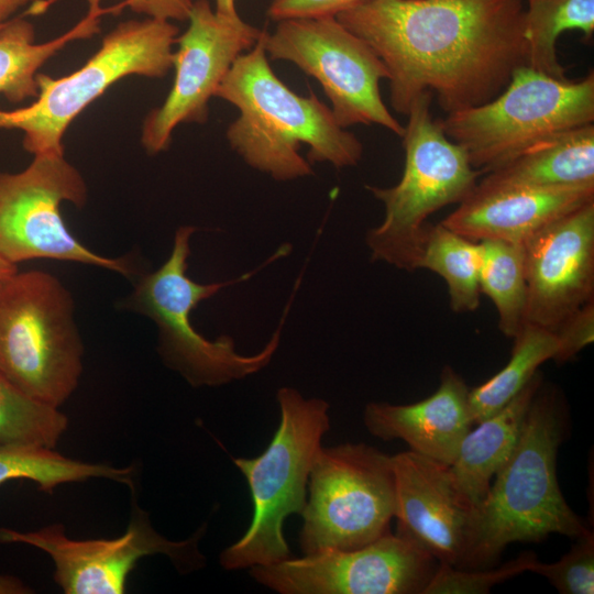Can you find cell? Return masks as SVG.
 <instances>
[{"instance_id": "20", "label": "cell", "mask_w": 594, "mask_h": 594, "mask_svg": "<svg viewBox=\"0 0 594 594\" xmlns=\"http://www.w3.org/2000/svg\"><path fill=\"white\" fill-rule=\"evenodd\" d=\"M540 386L541 375L537 373L505 407L464 436L448 469L459 497L471 509L484 499L492 479L513 453Z\"/></svg>"}, {"instance_id": "22", "label": "cell", "mask_w": 594, "mask_h": 594, "mask_svg": "<svg viewBox=\"0 0 594 594\" xmlns=\"http://www.w3.org/2000/svg\"><path fill=\"white\" fill-rule=\"evenodd\" d=\"M105 11L89 3L87 15L61 36L35 42L34 25L22 18L10 19L0 26V95L19 103L37 97L38 69L66 44L85 40L99 32V18Z\"/></svg>"}, {"instance_id": "1", "label": "cell", "mask_w": 594, "mask_h": 594, "mask_svg": "<svg viewBox=\"0 0 594 594\" xmlns=\"http://www.w3.org/2000/svg\"><path fill=\"white\" fill-rule=\"evenodd\" d=\"M522 0H370L337 20L388 70L402 114L421 94L447 113L485 103L527 66Z\"/></svg>"}, {"instance_id": "36", "label": "cell", "mask_w": 594, "mask_h": 594, "mask_svg": "<svg viewBox=\"0 0 594 594\" xmlns=\"http://www.w3.org/2000/svg\"><path fill=\"white\" fill-rule=\"evenodd\" d=\"M215 10L223 15L235 16L239 15L237 10L235 0H215Z\"/></svg>"}, {"instance_id": "9", "label": "cell", "mask_w": 594, "mask_h": 594, "mask_svg": "<svg viewBox=\"0 0 594 594\" xmlns=\"http://www.w3.org/2000/svg\"><path fill=\"white\" fill-rule=\"evenodd\" d=\"M438 121L471 165L488 173L543 138L593 123L594 74L573 81L524 65L492 100Z\"/></svg>"}, {"instance_id": "32", "label": "cell", "mask_w": 594, "mask_h": 594, "mask_svg": "<svg viewBox=\"0 0 594 594\" xmlns=\"http://www.w3.org/2000/svg\"><path fill=\"white\" fill-rule=\"evenodd\" d=\"M370 0H272L267 15L273 21L337 16Z\"/></svg>"}, {"instance_id": "5", "label": "cell", "mask_w": 594, "mask_h": 594, "mask_svg": "<svg viewBox=\"0 0 594 594\" xmlns=\"http://www.w3.org/2000/svg\"><path fill=\"white\" fill-rule=\"evenodd\" d=\"M84 343L72 293L41 270L0 277V374L25 395L59 408L82 373Z\"/></svg>"}, {"instance_id": "26", "label": "cell", "mask_w": 594, "mask_h": 594, "mask_svg": "<svg viewBox=\"0 0 594 594\" xmlns=\"http://www.w3.org/2000/svg\"><path fill=\"white\" fill-rule=\"evenodd\" d=\"M569 30L582 31L587 40L594 33V0H528L524 37L527 66L549 76L565 79L556 43Z\"/></svg>"}, {"instance_id": "21", "label": "cell", "mask_w": 594, "mask_h": 594, "mask_svg": "<svg viewBox=\"0 0 594 594\" xmlns=\"http://www.w3.org/2000/svg\"><path fill=\"white\" fill-rule=\"evenodd\" d=\"M485 174L483 180L499 185L535 188L594 186V124L543 138Z\"/></svg>"}, {"instance_id": "35", "label": "cell", "mask_w": 594, "mask_h": 594, "mask_svg": "<svg viewBox=\"0 0 594 594\" xmlns=\"http://www.w3.org/2000/svg\"><path fill=\"white\" fill-rule=\"evenodd\" d=\"M29 592V588L19 579L11 575L0 574V593L20 594Z\"/></svg>"}, {"instance_id": "13", "label": "cell", "mask_w": 594, "mask_h": 594, "mask_svg": "<svg viewBox=\"0 0 594 594\" xmlns=\"http://www.w3.org/2000/svg\"><path fill=\"white\" fill-rule=\"evenodd\" d=\"M206 525L184 540H169L158 534L147 513L134 508L123 535L114 539H72L61 524L37 530L0 528V543H23L44 551L54 563V581L66 594H122L130 573L148 556L169 559L179 573L205 565L198 543Z\"/></svg>"}, {"instance_id": "23", "label": "cell", "mask_w": 594, "mask_h": 594, "mask_svg": "<svg viewBox=\"0 0 594 594\" xmlns=\"http://www.w3.org/2000/svg\"><path fill=\"white\" fill-rule=\"evenodd\" d=\"M514 340L507 364L469 392L473 425L505 407L538 373L543 362L553 360L558 350V339L553 331L530 323H525Z\"/></svg>"}, {"instance_id": "7", "label": "cell", "mask_w": 594, "mask_h": 594, "mask_svg": "<svg viewBox=\"0 0 594 594\" xmlns=\"http://www.w3.org/2000/svg\"><path fill=\"white\" fill-rule=\"evenodd\" d=\"M195 231L191 226L177 229L167 260L156 271L139 276L122 307L156 323L158 353L169 369L193 387H217L267 366L279 346L280 328L261 351L245 355L237 351L232 338L221 336L209 340L193 327L191 311L200 301L227 286L249 279L256 271L219 283L193 280L187 276V261Z\"/></svg>"}, {"instance_id": "3", "label": "cell", "mask_w": 594, "mask_h": 594, "mask_svg": "<svg viewBox=\"0 0 594 594\" xmlns=\"http://www.w3.org/2000/svg\"><path fill=\"white\" fill-rule=\"evenodd\" d=\"M540 387L513 453L471 510L465 549L455 568H491L513 542H536L551 534L576 539L591 531L568 505L558 482L566 413L553 392Z\"/></svg>"}, {"instance_id": "18", "label": "cell", "mask_w": 594, "mask_h": 594, "mask_svg": "<svg viewBox=\"0 0 594 594\" xmlns=\"http://www.w3.org/2000/svg\"><path fill=\"white\" fill-rule=\"evenodd\" d=\"M594 200V186L535 188L477 182L441 223L472 240L524 244L558 218Z\"/></svg>"}, {"instance_id": "12", "label": "cell", "mask_w": 594, "mask_h": 594, "mask_svg": "<svg viewBox=\"0 0 594 594\" xmlns=\"http://www.w3.org/2000/svg\"><path fill=\"white\" fill-rule=\"evenodd\" d=\"M267 57L287 61L314 77L337 123L377 124L402 136L404 127L385 106L380 82L388 70L375 52L334 16L278 21L263 33Z\"/></svg>"}, {"instance_id": "14", "label": "cell", "mask_w": 594, "mask_h": 594, "mask_svg": "<svg viewBox=\"0 0 594 594\" xmlns=\"http://www.w3.org/2000/svg\"><path fill=\"white\" fill-rule=\"evenodd\" d=\"M437 559L403 532L356 549H326L249 569L279 594H422Z\"/></svg>"}, {"instance_id": "27", "label": "cell", "mask_w": 594, "mask_h": 594, "mask_svg": "<svg viewBox=\"0 0 594 594\" xmlns=\"http://www.w3.org/2000/svg\"><path fill=\"white\" fill-rule=\"evenodd\" d=\"M480 242L483 246L480 290L494 302L502 333L514 338L525 324L527 284L524 244L503 240Z\"/></svg>"}, {"instance_id": "17", "label": "cell", "mask_w": 594, "mask_h": 594, "mask_svg": "<svg viewBox=\"0 0 594 594\" xmlns=\"http://www.w3.org/2000/svg\"><path fill=\"white\" fill-rule=\"evenodd\" d=\"M391 458L397 531L415 540L439 563L458 566L472 509L453 487L448 465L410 450Z\"/></svg>"}, {"instance_id": "2", "label": "cell", "mask_w": 594, "mask_h": 594, "mask_svg": "<svg viewBox=\"0 0 594 594\" xmlns=\"http://www.w3.org/2000/svg\"><path fill=\"white\" fill-rule=\"evenodd\" d=\"M263 33L237 58L215 94L240 111L226 132L231 148L251 167L282 182L311 175L315 162L336 168L356 165L363 154L360 140L314 94L299 96L276 76Z\"/></svg>"}, {"instance_id": "16", "label": "cell", "mask_w": 594, "mask_h": 594, "mask_svg": "<svg viewBox=\"0 0 594 594\" xmlns=\"http://www.w3.org/2000/svg\"><path fill=\"white\" fill-rule=\"evenodd\" d=\"M524 250L525 323L554 332L594 299V200L547 224Z\"/></svg>"}, {"instance_id": "31", "label": "cell", "mask_w": 594, "mask_h": 594, "mask_svg": "<svg viewBox=\"0 0 594 594\" xmlns=\"http://www.w3.org/2000/svg\"><path fill=\"white\" fill-rule=\"evenodd\" d=\"M558 350L553 360L558 363L573 359L594 340V299L569 316L554 331Z\"/></svg>"}, {"instance_id": "29", "label": "cell", "mask_w": 594, "mask_h": 594, "mask_svg": "<svg viewBox=\"0 0 594 594\" xmlns=\"http://www.w3.org/2000/svg\"><path fill=\"white\" fill-rule=\"evenodd\" d=\"M537 556L525 551L497 568L460 569L438 563L422 594H486L493 586L530 571Z\"/></svg>"}, {"instance_id": "6", "label": "cell", "mask_w": 594, "mask_h": 594, "mask_svg": "<svg viewBox=\"0 0 594 594\" xmlns=\"http://www.w3.org/2000/svg\"><path fill=\"white\" fill-rule=\"evenodd\" d=\"M431 99L429 92L421 94L407 113L400 136L405 166L398 184L388 188L366 186L385 209L382 223L366 234L371 257L407 272L419 268L430 227L428 217L448 205L460 204L481 174L432 118Z\"/></svg>"}, {"instance_id": "19", "label": "cell", "mask_w": 594, "mask_h": 594, "mask_svg": "<svg viewBox=\"0 0 594 594\" xmlns=\"http://www.w3.org/2000/svg\"><path fill=\"white\" fill-rule=\"evenodd\" d=\"M469 392L463 378L451 366H444L432 395L406 405L369 403L363 424L383 441L402 440L410 451L450 465L473 426Z\"/></svg>"}, {"instance_id": "4", "label": "cell", "mask_w": 594, "mask_h": 594, "mask_svg": "<svg viewBox=\"0 0 594 594\" xmlns=\"http://www.w3.org/2000/svg\"><path fill=\"white\" fill-rule=\"evenodd\" d=\"M279 424L265 450L254 458H233L246 480L252 518L246 531L219 556L227 571L267 565L293 557L283 531L285 519L301 515L308 482L321 441L330 429L329 404L305 398L297 389L276 394Z\"/></svg>"}, {"instance_id": "34", "label": "cell", "mask_w": 594, "mask_h": 594, "mask_svg": "<svg viewBox=\"0 0 594 594\" xmlns=\"http://www.w3.org/2000/svg\"><path fill=\"white\" fill-rule=\"evenodd\" d=\"M36 1L38 0H0V26L9 21L20 8Z\"/></svg>"}, {"instance_id": "15", "label": "cell", "mask_w": 594, "mask_h": 594, "mask_svg": "<svg viewBox=\"0 0 594 594\" xmlns=\"http://www.w3.org/2000/svg\"><path fill=\"white\" fill-rule=\"evenodd\" d=\"M188 28L173 52L175 78L162 106L151 110L142 125L141 143L148 154L168 148L182 123H205L209 101L233 63L258 41L261 29L240 15L218 13L208 0H194Z\"/></svg>"}, {"instance_id": "33", "label": "cell", "mask_w": 594, "mask_h": 594, "mask_svg": "<svg viewBox=\"0 0 594 594\" xmlns=\"http://www.w3.org/2000/svg\"><path fill=\"white\" fill-rule=\"evenodd\" d=\"M100 3L101 0H88ZM194 0H124L131 11L164 21H187Z\"/></svg>"}, {"instance_id": "28", "label": "cell", "mask_w": 594, "mask_h": 594, "mask_svg": "<svg viewBox=\"0 0 594 594\" xmlns=\"http://www.w3.org/2000/svg\"><path fill=\"white\" fill-rule=\"evenodd\" d=\"M68 418L13 386L0 374V447L34 444L55 449Z\"/></svg>"}, {"instance_id": "30", "label": "cell", "mask_w": 594, "mask_h": 594, "mask_svg": "<svg viewBox=\"0 0 594 594\" xmlns=\"http://www.w3.org/2000/svg\"><path fill=\"white\" fill-rule=\"evenodd\" d=\"M530 572L546 578L561 594H593V531L576 538L571 549L556 562L543 563L537 559Z\"/></svg>"}, {"instance_id": "11", "label": "cell", "mask_w": 594, "mask_h": 594, "mask_svg": "<svg viewBox=\"0 0 594 594\" xmlns=\"http://www.w3.org/2000/svg\"><path fill=\"white\" fill-rule=\"evenodd\" d=\"M87 184L64 154H37L18 173L0 172V254L13 264L50 258L102 267L128 278L136 274L131 256L100 255L69 232L61 205H86Z\"/></svg>"}, {"instance_id": "8", "label": "cell", "mask_w": 594, "mask_h": 594, "mask_svg": "<svg viewBox=\"0 0 594 594\" xmlns=\"http://www.w3.org/2000/svg\"><path fill=\"white\" fill-rule=\"evenodd\" d=\"M178 31L174 22L152 18L119 23L74 73L59 78L38 73L35 101L0 109V129L21 130L23 147L33 155L64 154L62 140L72 121L110 86L132 75H167Z\"/></svg>"}, {"instance_id": "25", "label": "cell", "mask_w": 594, "mask_h": 594, "mask_svg": "<svg viewBox=\"0 0 594 594\" xmlns=\"http://www.w3.org/2000/svg\"><path fill=\"white\" fill-rule=\"evenodd\" d=\"M482 263L481 242L469 240L441 222L429 227L419 268L430 270L444 279L453 311L477 309Z\"/></svg>"}, {"instance_id": "37", "label": "cell", "mask_w": 594, "mask_h": 594, "mask_svg": "<svg viewBox=\"0 0 594 594\" xmlns=\"http://www.w3.org/2000/svg\"><path fill=\"white\" fill-rule=\"evenodd\" d=\"M18 271V265L9 262L0 254V277Z\"/></svg>"}, {"instance_id": "10", "label": "cell", "mask_w": 594, "mask_h": 594, "mask_svg": "<svg viewBox=\"0 0 594 594\" xmlns=\"http://www.w3.org/2000/svg\"><path fill=\"white\" fill-rule=\"evenodd\" d=\"M395 488L391 455L366 443L321 447L301 513L302 554L364 547L389 532Z\"/></svg>"}, {"instance_id": "24", "label": "cell", "mask_w": 594, "mask_h": 594, "mask_svg": "<svg viewBox=\"0 0 594 594\" xmlns=\"http://www.w3.org/2000/svg\"><path fill=\"white\" fill-rule=\"evenodd\" d=\"M133 468H114L67 458L55 449L34 444L0 447V485L24 479L51 492L66 483L107 479L132 486Z\"/></svg>"}]
</instances>
